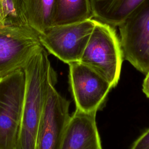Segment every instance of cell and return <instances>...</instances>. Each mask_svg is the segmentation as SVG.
<instances>
[{
    "label": "cell",
    "instance_id": "cell-11",
    "mask_svg": "<svg viewBox=\"0 0 149 149\" xmlns=\"http://www.w3.org/2000/svg\"><path fill=\"white\" fill-rule=\"evenodd\" d=\"M29 26L38 34L52 26L56 0H23Z\"/></svg>",
    "mask_w": 149,
    "mask_h": 149
},
{
    "label": "cell",
    "instance_id": "cell-10",
    "mask_svg": "<svg viewBox=\"0 0 149 149\" xmlns=\"http://www.w3.org/2000/svg\"><path fill=\"white\" fill-rule=\"evenodd\" d=\"M144 0H89L94 19L118 27Z\"/></svg>",
    "mask_w": 149,
    "mask_h": 149
},
{
    "label": "cell",
    "instance_id": "cell-7",
    "mask_svg": "<svg viewBox=\"0 0 149 149\" xmlns=\"http://www.w3.org/2000/svg\"><path fill=\"white\" fill-rule=\"evenodd\" d=\"M69 65V82L76 109L97 112L105 104L111 84L97 72L77 61Z\"/></svg>",
    "mask_w": 149,
    "mask_h": 149
},
{
    "label": "cell",
    "instance_id": "cell-5",
    "mask_svg": "<svg viewBox=\"0 0 149 149\" xmlns=\"http://www.w3.org/2000/svg\"><path fill=\"white\" fill-rule=\"evenodd\" d=\"M95 25V19L81 22L54 25L38 34L47 51L65 63L79 61Z\"/></svg>",
    "mask_w": 149,
    "mask_h": 149
},
{
    "label": "cell",
    "instance_id": "cell-12",
    "mask_svg": "<svg viewBox=\"0 0 149 149\" xmlns=\"http://www.w3.org/2000/svg\"><path fill=\"white\" fill-rule=\"evenodd\" d=\"M93 18L89 0H56L52 26L76 23Z\"/></svg>",
    "mask_w": 149,
    "mask_h": 149
},
{
    "label": "cell",
    "instance_id": "cell-8",
    "mask_svg": "<svg viewBox=\"0 0 149 149\" xmlns=\"http://www.w3.org/2000/svg\"><path fill=\"white\" fill-rule=\"evenodd\" d=\"M51 86L36 140L34 149H60L70 116V101Z\"/></svg>",
    "mask_w": 149,
    "mask_h": 149
},
{
    "label": "cell",
    "instance_id": "cell-3",
    "mask_svg": "<svg viewBox=\"0 0 149 149\" xmlns=\"http://www.w3.org/2000/svg\"><path fill=\"white\" fill-rule=\"evenodd\" d=\"M25 91L23 69L0 79V149L17 148Z\"/></svg>",
    "mask_w": 149,
    "mask_h": 149
},
{
    "label": "cell",
    "instance_id": "cell-6",
    "mask_svg": "<svg viewBox=\"0 0 149 149\" xmlns=\"http://www.w3.org/2000/svg\"><path fill=\"white\" fill-rule=\"evenodd\" d=\"M41 47L38 33L30 27L0 23V79L24 69Z\"/></svg>",
    "mask_w": 149,
    "mask_h": 149
},
{
    "label": "cell",
    "instance_id": "cell-13",
    "mask_svg": "<svg viewBox=\"0 0 149 149\" xmlns=\"http://www.w3.org/2000/svg\"><path fill=\"white\" fill-rule=\"evenodd\" d=\"M0 23L15 26H29L24 1L0 0Z\"/></svg>",
    "mask_w": 149,
    "mask_h": 149
},
{
    "label": "cell",
    "instance_id": "cell-1",
    "mask_svg": "<svg viewBox=\"0 0 149 149\" xmlns=\"http://www.w3.org/2000/svg\"><path fill=\"white\" fill-rule=\"evenodd\" d=\"M26 91L19 139L16 149H34L41 119L51 85L57 74L42 46L24 68Z\"/></svg>",
    "mask_w": 149,
    "mask_h": 149
},
{
    "label": "cell",
    "instance_id": "cell-15",
    "mask_svg": "<svg viewBox=\"0 0 149 149\" xmlns=\"http://www.w3.org/2000/svg\"><path fill=\"white\" fill-rule=\"evenodd\" d=\"M143 91L149 98V73L146 74V77L143 81Z\"/></svg>",
    "mask_w": 149,
    "mask_h": 149
},
{
    "label": "cell",
    "instance_id": "cell-4",
    "mask_svg": "<svg viewBox=\"0 0 149 149\" xmlns=\"http://www.w3.org/2000/svg\"><path fill=\"white\" fill-rule=\"evenodd\" d=\"M118 27L123 58L147 74L149 73V0L141 3Z\"/></svg>",
    "mask_w": 149,
    "mask_h": 149
},
{
    "label": "cell",
    "instance_id": "cell-2",
    "mask_svg": "<svg viewBox=\"0 0 149 149\" xmlns=\"http://www.w3.org/2000/svg\"><path fill=\"white\" fill-rule=\"evenodd\" d=\"M123 55L115 27L95 19V25L79 62L91 68L115 87Z\"/></svg>",
    "mask_w": 149,
    "mask_h": 149
},
{
    "label": "cell",
    "instance_id": "cell-9",
    "mask_svg": "<svg viewBox=\"0 0 149 149\" xmlns=\"http://www.w3.org/2000/svg\"><path fill=\"white\" fill-rule=\"evenodd\" d=\"M96 113L75 109L66 126L60 149H102Z\"/></svg>",
    "mask_w": 149,
    "mask_h": 149
},
{
    "label": "cell",
    "instance_id": "cell-14",
    "mask_svg": "<svg viewBox=\"0 0 149 149\" xmlns=\"http://www.w3.org/2000/svg\"><path fill=\"white\" fill-rule=\"evenodd\" d=\"M130 149H149V129L134 141Z\"/></svg>",
    "mask_w": 149,
    "mask_h": 149
}]
</instances>
